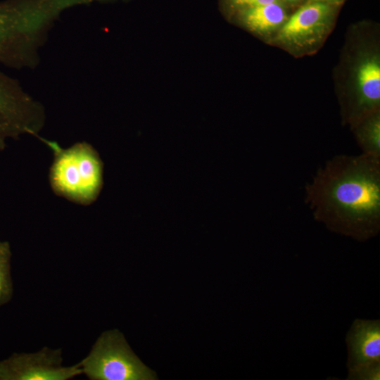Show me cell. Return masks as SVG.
<instances>
[{
    "label": "cell",
    "instance_id": "obj_1",
    "mask_svg": "<svg viewBox=\"0 0 380 380\" xmlns=\"http://www.w3.org/2000/svg\"><path fill=\"white\" fill-rule=\"evenodd\" d=\"M314 218L332 232L367 241L380 231V158L338 155L305 186Z\"/></svg>",
    "mask_w": 380,
    "mask_h": 380
},
{
    "label": "cell",
    "instance_id": "obj_2",
    "mask_svg": "<svg viewBox=\"0 0 380 380\" xmlns=\"http://www.w3.org/2000/svg\"><path fill=\"white\" fill-rule=\"evenodd\" d=\"M38 138L53 154L49 176L53 191L80 205L94 202L103 186V163L94 147L82 141L63 148L54 141Z\"/></svg>",
    "mask_w": 380,
    "mask_h": 380
},
{
    "label": "cell",
    "instance_id": "obj_3",
    "mask_svg": "<svg viewBox=\"0 0 380 380\" xmlns=\"http://www.w3.org/2000/svg\"><path fill=\"white\" fill-rule=\"evenodd\" d=\"M44 36V16L36 0L0 2V63L18 70L31 68Z\"/></svg>",
    "mask_w": 380,
    "mask_h": 380
},
{
    "label": "cell",
    "instance_id": "obj_4",
    "mask_svg": "<svg viewBox=\"0 0 380 380\" xmlns=\"http://www.w3.org/2000/svg\"><path fill=\"white\" fill-rule=\"evenodd\" d=\"M91 380H154L156 373L134 353L117 329L103 332L80 362Z\"/></svg>",
    "mask_w": 380,
    "mask_h": 380
},
{
    "label": "cell",
    "instance_id": "obj_5",
    "mask_svg": "<svg viewBox=\"0 0 380 380\" xmlns=\"http://www.w3.org/2000/svg\"><path fill=\"white\" fill-rule=\"evenodd\" d=\"M46 120L43 105L20 82L0 70V151L9 139L24 134L39 137Z\"/></svg>",
    "mask_w": 380,
    "mask_h": 380
},
{
    "label": "cell",
    "instance_id": "obj_6",
    "mask_svg": "<svg viewBox=\"0 0 380 380\" xmlns=\"http://www.w3.org/2000/svg\"><path fill=\"white\" fill-rule=\"evenodd\" d=\"M62 362L61 348L14 353L0 361V380H68L82 374L79 362L65 367Z\"/></svg>",
    "mask_w": 380,
    "mask_h": 380
},
{
    "label": "cell",
    "instance_id": "obj_7",
    "mask_svg": "<svg viewBox=\"0 0 380 380\" xmlns=\"http://www.w3.org/2000/svg\"><path fill=\"white\" fill-rule=\"evenodd\" d=\"M348 379L380 378V322L355 319L347 336Z\"/></svg>",
    "mask_w": 380,
    "mask_h": 380
},
{
    "label": "cell",
    "instance_id": "obj_8",
    "mask_svg": "<svg viewBox=\"0 0 380 380\" xmlns=\"http://www.w3.org/2000/svg\"><path fill=\"white\" fill-rule=\"evenodd\" d=\"M331 6L315 1L300 8L281 28L278 39L288 44L303 45L319 37L329 22Z\"/></svg>",
    "mask_w": 380,
    "mask_h": 380
},
{
    "label": "cell",
    "instance_id": "obj_9",
    "mask_svg": "<svg viewBox=\"0 0 380 380\" xmlns=\"http://www.w3.org/2000/svg\"><path fill=\"white\" fill-rule=\"evenodd\" d=\"M360 97L357 112L369 113L379 104L380 99V65L374 60L363 63L357 70Z\"/></svg>",
    "mask_w": 380,
    "mask_h": 380
},
{
    "label": "cell",
    "instance_id": "obj_10",
    "mask_svg": "<svg viewBox=\"0 0 380 380\" xmlns=\"http://www.w3.org/2000/svg\"><path fill=\"white\" fill-rule=\"evenodd\" d=\"M284 8L278 3H270L246 8L243 20L253 30L267 32L278 27L286 21Z\"/></svg>",
    "mask_w": 380,
    "mask_h": 380
},
{
    "label": "cell",
    "instance_id": "obj_11",
    "mask_svg": "<svg viewBox=\"0 0 380 380\" xmlns=\"http://www.w3.org/2000/svg\"><path fill=\"white\" fill-rule=\"evenodd\" d=\"M356 137L363 154L380 158V120L376 113L360 126Z\"/></svg>",
    "mask_w": 380,
    "mask_h": 380
},
{
    "label": "cell",
    "instance_id": "obj_12",
    "mask_svg": "<svg viewBox=\"0 0 380 380\" xmlns=\"http://www.w3.org/2000/svg\"><path fill=\"white\" fill-rule=\"evenodd\" d=\"M11 258L9 243L0 241V306L9 302L13 293L11 275Z\"/></svg>",
    "mask_w": 380,
    "mask_h": 380
},
{
    "label": "cell",
    "instance_id": "obj_13",
    "mask_svg": "<svg viewBox=\"0 0 380 380\" xmlns=\"http://www.w3.org/2000/svg\"><path fill=\"white\" fill-rule=\"evenodd\" d=\"M235 6L246 8L264 5L270 3L278 2V0H230Z\"/></svg>",
    "mask_w": 380,
    "mask_h": 380
},
{
    "label": "cell",
    "instance_id": "obj_14",
    "mask_svg": "<svg viewBox=\"0 0 380 380\" xmlns=\"http://www.w3.org/2000/svg\"><path fill=\"white\" fill-rule=\"evenodd\" d=\"M315 1H322V2H325V3H334V2H338L340 0H314Z\"/></svg>",
    "mask_w": 380,
    "mask_h": 380
},
{
    "label": "cell",
    "instance_id": "obj_15",
    "mask_svg": "<svg viewBox=\"0 0 380 380\" xmlns=\"http://www.w3.org/2000/svg\"><path fill=\"white\" fill-rule=\"evenodd\" d=\"M285 1H290V2H294V1H296L298 0H285Z\"/></svg>",
    "mask_w": 380,
    "mask_h": 380
}]
</instances>
